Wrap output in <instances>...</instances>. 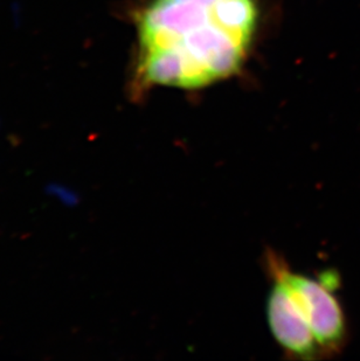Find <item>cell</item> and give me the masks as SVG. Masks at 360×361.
Wrapping results in <instances>:
<instances>
[{"instance_id":"cell-1","label":"cell","mask_w":360,"mask_h":361,"mask_svg":"<svg viewBox=\"0 0 360 361\" xmlns=\"http://www.w3.org/2000/svg\"><path fill=\"white\" fill-rule=\"evenodd\" d=\"M258 20V0H150L137 16L138 81L198 90L236 75Z\"/></svg>"},{"instance_id":"cell-2","label":"cell","mask_w":360,"mask_h":361,"mask_svg":"<svg viewBox=\"0 0 360 361\" xmlns=\"http://www.w3.org/2000/svg\"><path fill=\"white\" fill-rule=\"evenodd\" d=\"M265 267L272 281L267 322L284 355L316 360L338 353L347 338V322L333 293L335 277L297 273L272 250L265 254Z\"/></svg>"}]
</instances>
